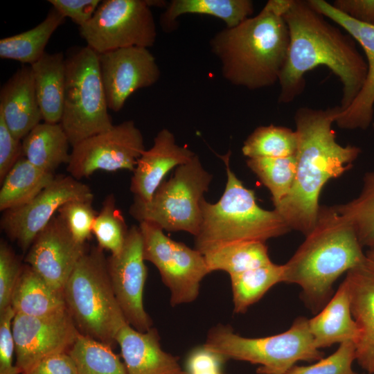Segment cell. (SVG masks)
<instances>
[{"label":"cell","instance_id":"obj_45","mask_svg":"<svg viewBox=\"0 0 374 374\" xmlns=\"http://www.w3.org/2000/svg\"><path fill=\"white\" fill-rule=\"evenodd\" d=\"M24 374H78L69 353L54 355L38 362Z\"/></svg>","mask_w":374,"mask_h":374},{"label":"cell","instance_id":"obj_25","mask_svg":"<svg viewBox=\"0 0 374 374\" xmlns=\"http://www.w3.org/2000/svg\"><path fill=\"white\" fill-rule=\"evenodd\" d=\"M10 305L15 314L48 317L67 310L64 294L53 289L29 265H24Z\"/></svg>","mask_w":374,"mask_h":374},{"label":"cell","instance_id":"obj_27","mask_svg":"<svg viewBox=\"0 0 374 374\" xmlns=\"http://www.w3.org/2000/svg\"><path fill=\"white\" fill-rule=\"evenodd\" d=\"M253 10L250 0H172L161 17V26L169 31L175 27L179 16L196 14L215 17L226 28H233L251 17Z\"/></svg>","mask_w":374,"mask_h":374},{"label":"cell","instance_id":"obj_30","mask_svg":"<svg viewBox=\"0 0 374 374\" xmlns=\"http://www.w3.org/2000/svg\"><path fill=\"white\" fill-rule=\"evenodd\" d=\"M284 265L270 262L254 269L229 275L233 310L244 313L275 285L283 283Z\"/></svg>","mask_w":374,"mask_h":374},{"label":"cell","instance_id":"obj_35","mask_svg":"<svg viewBox=\"0 0 374 374\" xmlns=\"http://www.w3.org/2000/svg\"><path fill=\"white\" fill-rule=\"evenodd\" d=\"M358 197L335 209L353 228L360 244L374 250V171L364 177Z\"/></svg>","mask_w":374,"mask_h":374},{"label":"cell","instance_id":"obj_10","mask_svg":"<svg viewBox=\"0 0 374 374\" xmlns=\"http://www.w3.org/2000/svg\"><path fill=\"white\" fill-rule=\"evenodd\" d=\"M79 32L87 46L98 54L131 46L148 48L157 37L154 18L146 0L101 1Z\"/></svg>","mask_w":374,"mask_h":374},{"label":"cell","instance_id":"obj_5","mask_svg":"<svg viewBox=\"0 0 374 374\" xmlns=\"http://www.w3.org/2000/svg\"><path fill=\"white\" fill-rule=\"evenodd\" d=\"M230 155L229 152L220 156L227 175L221 198L214 204L205 199L202 202V223L195 236V249L202 254L231 243H265L291 231L278 211L257 204L254 191L247 188L231 169Z\"/></svg>","mask_w":374,"mask_h":374},{"label":"cell","instance_id":"obj_8","mask_svg":"<svg viewBox=\"0 0 374 374\" xmlns=\"http://www.w3.org/2000/svg\"><path fill=\"white\" fill-rule=\"evenodd\" d=\"M102 82L99 54L89 46L72 48L65 57V90L60 124L71 147L114 124Z\"/></svg>","mask_w":374,"mask_h":374},{"label":"cell","instance_id":"obj_33","mask_svg":"<svg viewBox=\"0 0 374 374\" xmlns=\"http://www.w3.org/2000/svg\"><path fill=\"white\" fill-rule=\"evenodd\" d=\"M298 136L296 130L283 126H259L244 141L242 152L248 159L287 157L296 154Z\"/></svg>","mask_w":374,"mask_h":374},{"label":"cell","instance_id":"obj_46","mask_svg":"<svg viewBox=\"0 0 374 374\" xmlns=\"http://www.w3.org/2000/svg\"><path fill=\"white\" fill-rule=\"evenodd\" d=\"M366 256L370 260L374 261V250H368L366 253Z\"/></svg>","mask_w":374,"mask_h":374},{"label":"cell","instance_id":"obj_12","mask_svg":"<svg viewBox=\"0 0 374 374\" xmlns=\"http://www.w3.org/2000/svg\"><path fill=\"white\" fill-rule=\"evenodd\" d=\"M145 150L141 132L133 121H125L72 147L66 170L78 180L98 170L134 171Z\"/></svg>","mask_w":374,"mask_h":374},{"label":"cell","instance_id":"obj_16","mask_svg":"<svg viewBox=\"0 0 374 374\" xmlns=\"http://www.w3.org/2000/svg\"><path fill=\"white\" fill-rule=\"evenodd\" d=\"M100 76L109 109L119 112L136 91L154 84L161 71L148 48L131 46L99 54Z\"/></svg>","mask_w":374,"mask_h":374},{"label":"cell","instance_id":"obj_44","mask_svg":"<svg viewBox=\"0 0 374 374\" xmlns=\"http://www.w3.org/2000/svg\"><path fill=\"white\" fill-rule=\"evenodd\" d=\"M332 6L357 21L374 26V0H336Z\"/></svg>","mask_w":374,"mask_h":374},{"label":"cell","instance_id":"obj_41","mask_svg":"<svg viewBox=\"0 0 374 374\" xmlns=\"http://www.w3.org/2000/svg\"><path fill=\"white\" fill-rule=\"evenodd\" d=\"M15 316L11 305L0 312V374H21L13 364L15 346L12 324Z\"/></svg>","mask_w":374,"mask_h":374},{"label":"cell","instance_id":"obj_29","mask_svg":"<svg viewBox=\"0 0 374 374\" xmlns=\"http://www.w3.org/2000/svg\"><path fill=\"white\" fill-rule=\"evenodd\" d=\"M52 7L45 19L34 28L0 40V57L12 60L30 66L38 61L55 30L65 21Z\"/></svg>","mask_w":374,"mask_h":374},{"label":"cell","instance_id":"obj_13","mask_svg":"<svg viewBox=\"0 0 374 374\" xmlns=\"http://www.w3.org/2000/svg\"><path fill=\"white\" fill-rule=\"evenodd\" d=\"M93 200L90 187L71 175H60L29 202L3 212L1 229L24 251L66 202Z\"/></svg>","mask_w":374,"mask_h":374},{"label":"cell","instance_id":"obj_42","mask_svg":"<svg viewBox=\"0 0 374 374\" xmlns=\"http://www.w3.org/2000/svg\"><path fill=\"white\" fill-rule=\"evenodd\" d=\"M21 157V141L12 134L0 114V183Z\"/></svg>","mask_w":374,"mask_h":374},{"label":"cell","instance_id":"obj_14","mask_svg":"<svg viewBox=\"0 0 374 374\" xmlns=\"http://www.w3.org/2000/svg\"><path fill=\"white\" fill-rule=\"evenodd\" d=\"M12 328L21 374L46 357L69 353L80 335L68 310L48 317L15 314Z\"/></svg>","mask_w":374,"mask_h":374},{"label":"cell","instance_id":"obj_24","mask_svg":"<svg viewBox=\"0 0 374 374\" xmlns=\"http://www.w3.org/2000/svg\"><path fill=\"white\" fill-rule=\"evenodd\" d=\"M30 66L44 122L60 123L65 90V57L63 53L46 52Z\"/></svg>","mask_w":374,"mask_h":374},{"label":"cell","instance_id":"obj_32","mask_svg":"<svg viewBox=\"0 0 374 374\" xmlns=\"http://www.w3.org/2000/svg\"><path fill=\"white\" fill-rule=\"evenodd\" d=\"M69 353L78 374H127L113 347L81 334Z\"/></svg>","mask_w":374,"mask_h":374},{"label":"cell","instance_id":"obj_20","mask_svg":"<svg viewBox=\"0 0 374 374\" xmlns=\"http://www.w3.org/2000/svg\"><path fill=\"white\" fill-rule=\"evenodd\" d=\"M195 154L179 145L168 129L160 130L152 146L139 157L131 179L130 190L134 198L143 202L151 200L154 192L172 168L190 161Z\"/></svg>","mask_w":374,"mask_h":374},{"label":"cell","instance_id":"obj_11","mask_svg":"<svg viewBox=\"0 0 374 374\" xmlns=\"http://www.w3.org/2000/svg\"><path fill=\"white\" fill-rule=\"evenodd\" d=\"M143 257L159 270L163 284L170 292L172 306L194 301L200 283L211 273L204 255L196 249L172 240L158 226L139 222Z\"/></svg>","mask_w":374,"mask_h":374},{"label":"cell","instance_id":"obj_40","mask_svg":"<svg viewBox=\"0 0 374 374\" xmlns=\"http://www.w3.org/2000/svg\"><path fill=\"white\" fill-rule=\"evenodd\" d=\"M227 359L204 344L193 348L186 355L184 362L186 374H223Z\"/></svg>","mask_w":374,"mask_h":374},{"label":"cell","instance_id":"obj_21","mask_svg":"<svg viewBox=\"0 0 374 374\" xmlns=\"http://www.w3.org/2000/svg\"><path fill=\"white\" fill-rule=\"evenodd\" d=\"M127 374H186L177 357L164 351L157 330L140 332L130 324L116 336Z\"/></svg>","mask_w":374,"mask_h":374},{"label":"cell","instance_id":"obj_1","mask_svg":"<svg viewBox=\"0 0 374 374\" xmlns=\"http://www.w3.org/2000/svg\"><path fill=\"white\" fill-rule=\"evenodd\" d=\"M284 18L290 44L278 81V102L293 101L305 89V74L318 66H325L341 81L339 107L346 109L362 88L368 71L355 40L326 20L308 1L290 0Z\"/></svg>","mask_w":374,"mask_h":374},{"label":"cell","instance_id":"obj_23","mask_svg":"<svg viewBox=\"0 0 374 374\" xmlns=\"http://www.w3.org/2000/svg\"><path fill=\"white\" fill-rule=\"evenodd\" d=\"M308 325L314 344L319 349L345 341H356L358 328L353 319L350 295L344 281L323 308Z\"/></svg>","mask_w":374,"mask_h":374},{"label":"cell","instance_id":"obj_17","mask_svg":"<svg viewBox=\"0 0 374 374\" xmlns=\"http://www.w3.org/2000/svg\"><path fill=\"white\" fill-rule=\"evenodd\" d=\"M87 251L55 215L37 235L24 261L53 289L62 292L76 264Z\"/></svg>","mask_w":374,"mask_h":374},{"label":"cell","instance_id":"obj_34","mask_svg":"<svg viewBox=\"0 0 374 374\" xmlns=\"http://www.w3.org/2000/svg\"><path fill=\"white\" fill-rule=\"evenodd\" d=\"M247 165L269 190L274 207L289 195L296 177V155L251 158Z\"/></svg>","mask_w":374,"mask_h":374},{"label":"cell","instance_id":"obj_28","mask_svg":"<svg viewBox=\"0 0 374 374\" xmlns=\"http://www.w3.org/2000/svg\"><path fill=\"white\" fill-rule=\"evenodd\" d=\"M55 178L21 157L1 183L0 211L21 206L32 200Z\"/></svg>","mask_w":374,"mask_h":374},{"label":"cell","instance_id":"obj_2","mask_svg":"<svg viewBox=\"0 0 374 374\" xmlns=\"http://www.w3.org/2000/svg\"><path fill=\"white\" fill-rule=\"evenodd\" d=\"M338 106L326 109L299 107L294 121L298 136L296 172L289 195L275 210L290 229L309 234L317 221L319 199L324 185L353 167L359 147L341 145L332 126Z\"/></svg>","mask_w":374,"mask_h":374},{"label":"cell","instance_id":"obj_22","mask_svg":"<svg viewBox=\"0 0 374 374\" xmlns=\"http://www.w3.org/2000/svg\"><path fill=\"white\" fill-rule=\"evenodd\" d=\"M0 114L20 141L43 120L30 66L23 64L1 87Z\"/></svg>","mask_w":374,"mask_h":374},{"label":"cell","instance_id":"obj_3","mask_svg":"<svg viewBox=\"0 0 374 374\" xmlns=\"http://www.w3.org/2000/svg\"><path fill=\"white\" fill-rule=\"evenodd\" d=\"M290 0H269L260 12L211 39L223 78L250 90L278 82L286 62L290 33L284 13Z\"/></svg>","mask_w":374,"mask_h":374},{"label":"cell","instance_id":"obj_47","mask_svg":"<svg viewBox=\"0 0 374 374\" xmlns=\"http://www.w3.org/2000/svg\"><path fill=\"white\" fill-rule=\"evenodd\" d=\"M363 374H365V373H363ZM367 374V373H366Z\"/></svg>","mask_w":374,"mask_h":374},{"label":"cell","instance_id":"obj_6","mask_svg":"<svg viewBox=\"0 0 374 374\" xmlns=\"http://www.w3.org/2000/svg\"><path fill=\"white\" fill-rule=\"evenodd\" d=\"M63 294L80 333L108 344L127 323L111 284L103 249L93 247L76 264Z\"/></svg>","mask_w":374,"mask_h":374},{"label":"cell","instance_id":"obj_18","mask_svg":"<svg viewBox=\"0 0 374 374\" xmlns=\"http://www.w3.org/2000/svg\"><path fill=\"white\" fill-rule=\"evenodd\" d=\"M318 12L344 29L363 48L368 71L360 91L353 103L336 115L335 123L341 129L366 130L374 114V26L360 23L335 8L323 0H308Z\"/></svg>","mask_w":374,"mask_h":374},{"label":"cell","instance_id":"obj_19","mask_svg":"<svg viewBox=\"0 0 374 374\" xmlns=\"http://www.w3.org/2000/svg\"><path fill=\"white\" fill-rule=\"evenodd\" d=\"M344 280L358 328L356 361L367 374H374V261L366 257L347 271Z\"/></svg>","mask_w":374,"mask_h":374},{"label":"cell","instance_id":"obj_7","mask_svg":"<svg viewBox=\"0 0 374 374\" xmlns=\"http://www.w3.org/2000/svg\"><path fill=\"white\" fill-rule=\"evenodd\" d=\"M204 345L224 356L256 364L258 374H287L299 362L323 357L310 332L308 319L298 317L286 331L267 337H245L230 326L218 324L208 332Z\"/></svg>","mask_w":374,"mask_h":374},{"label":"cell","instance_id":"obj_38","mask_svg":"<svg viewBox=\"0 0 374 374\" xmlns=\"http://www.w3.org/2000/svg\"><path fill=\"white\" fill-rule=\"evenodd\" d=\"M355 360L354 342L345 341L327 357L310 365H295L287 374H358L353 369V363Z\"/></svg>","mask_w":374,"mask_h":374},{"label":"cell","instance_id":"obj_26","mask_svg":"<svg viewBox=\"0 0 374 374\" xmlns=\"http://www.w3.org/2000/svg\"><path fill=\"white\" fill-rule=\"evenodd\" d=\"M23 157L37 168L54 173L68 164L71 152L67 135L60 123H40L22 139Z\"/></svg>","mask_w":374,"mask_h":374},{"label":"cell","instance_id":"obj_39","mask_svg":"<svg viewBox=\"0 0 374 374\" xmlns=\"http://www.w3.org/2000/svg\"><path fill=\"white\" fill-rule=\"evenodd\" d=\"M19 259L5 242L0 244V312L10 306L14 289L22 271Z\"/></svg>","mask_w":374,"mask_h":374},{"label":"cell","instance_id":"obj_36","mask_svg":"<svg viewBox=\"0 0 374 374\" xmlns=\"http://www.w3.org/2000/svg\"><path fill=\"white\" fill-rule=\"evenodd\" d=\"M125 220L116 206L114 194L108 195L94 220L92 233L98 242V247L117 256L122 251L128 233Z\"/></svg>","mask_w":374,"mask_h":374},{"label":"cell","instance_id":"obj_37","mask_svg":"<svg viewBox=\"0 0 374 374\" xmlns=\"http://www.w3.org/2000/svg\"><path fill=\"white\" fill-rule=\"evenodd\" d=\"M93 200H71L60 207L57 213L72 236L85 244L92 233L98 213L92 206Z\"/></svg>","mask_w":374,"mask_h":374},{"label":"cell","instance_id":"obj_9","mask_svg":"<svg viewBox=\"0 0 374 374\" xmlns=\"http://www.w3.org/2000/svg\"><path fill=\"white\" fill-rule=\"evenodd\" d=\"M212 175L198 155L176 168L172 176L163 181L151 200L134 198L130 213L139 222L152 223L163 231H185L195 236L202 223V202Z\"/></svg>","mask_w":374,"mask_h":374},{"label":"cell","instance_id":"obj_15","mask_svg":"<svg viewBox=\"0 0 374 374\" xmlns=\"http://www.w3.org/2000/svg\"><path fill=\"white\" fill-rule=\"evenodd\" d=\"M139 226L128 231L122 251L107 258V270L117 301L128 324L140 332L152 328L143 305V290L148 271L144 263Z\"/></svg>","mask_w":374,"mask_h":374},{"label":"cell","instance_id":"obj_4","mask_svg":"<svg viewBox=\"0 0 374 374\" xmlns=\"http://www.w3.org/2000/svg\"><path fill=\"white\" fill-rule=\"evenodd\" d=\"M366 258L357 235L335 206H321L316 224L284 264L283 283L296 284L314 313L333 295V285L344 272Z\"/></svg>","mask_w":374,"mask_h":374},{"label":"cell","instance_id":"obj_31","mask_svg":"<svg viewBox=\"0 0 374 374\" xmlns=\"http://www.w3.org/2000/svg\"><path fill=\"white\" fill-rule=\"evenodd\" d=\"M211 272L224 271L229 275L271 262L265 242H240L222 245L204 254Z\"/></svg>","mask_w":374,"mask_h":374},{"label":"cell","instance_id":"obj_43","mask_svg":"<svg viewBox=\"0 0 374 374\" xmlns=\"http://www.w3.org/2000/svg\"><path fill=\"white\" fill-rule=\"evenodd\" d=\"M48 2L64 17H69L79 27H82L92 18L101 1L48 0Z\"/></svg>","mask_w":374,"mask_h":374}]
</instances>
